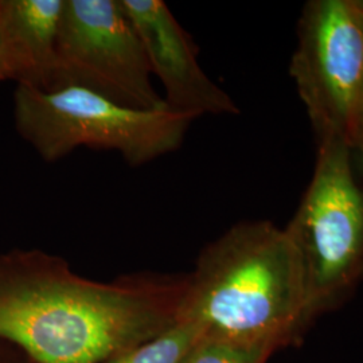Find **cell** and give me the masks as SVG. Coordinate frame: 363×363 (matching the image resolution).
Returning <instances> with one entry per match:
<instances>
[{
	"label": "cell",
	"mask_w": 363,
	"mask_h": 363,
	"mask_svg": "<svg viewBox=\"0 0 363 363\" xmlns=\"http://www.w3.org/2000/svg\"><path fill=\"white\" fill-rule=\"evenodd\" d=\"M184 286L186 274L94 281L31 253L0 271V337L38 363H104L175 325Z\"/></svg>",
	"instance_id": "cell-1"
},
{
	"label": "cell",
	"mask_w": 363,
	"mask_h": 363,
	"mask_svg": "<svg viewBox=\"0 0 363 363\" xmlns=\"http://www.w3.org/2000/svg\"><path fill=\"white\" fill-rule=\"evenodd\" d=\"M178 320L201 337L274 354L311 330L306 286L286 229L242 220L199 253L186 274Z\"/></svg>",
	"instance_id": "cell-2"
},
{
	"label": "cell",
	"mask_w": 363,
	"mask_h": 363,
	"mask_svg": "<svg viewBox=\"0 0 363 363\" xmlns=\"http://www.w3.org/2000/svg\"><path fill=\"white\" fill-rule=\"evenodd\" d=\"M15 120L46 162L88 147L115 151L132 167L177 151L194 121L166 105L135 109L78 86L50 91L18 86Z\"/></svg>",
	"instance_id": "cell-3"
},
{
	"label": "cell",
	"mask_w": 363,
	"mask_h": 363,
	"mask_svg": "<svg viewBox=\"0 0 363 363\" xmlns=\"http://www.w3.org/2000/svg\"><path fill=\"white\" fill-rule=\"evenodd\" d=\"M352 167L349 144L318 143L311 182L284 228L301 264L310 327L363 280V190Z\"/></svg>",
	"instance_id": "cell-4"
},
{
	"label": "cell",
	"mask_w": 363,
	"mask_h": 363,
	"mask_svg": "<svg viewBox=\"0 0 363 363\" xmlns=\"http://www.w3.org/2000/svg\"><path fill=\"white\" fill-rule=\"evenodd\" d=\"M289 74L318 143L354 148L363 96V11L357 0H311L300 16Z\"/></svg>",
	"instance_id": "cell-5"
},
{
	"label": "cell",
	"mask_w": 363,
	"mask_h": 363,
	"mask_svg": "<svg viewBox=\"0 0 363 363\" xmlns=\"http://www.w3.org/2000/svg\"><path fill=\"white\" fill-rule=\"evenodd\" d=\"M152 77L120 0H64L52 89L78 86L124 106L155 109L164 103Z\"/></svg>",
	"instance_id": "cell-6"
},
{
	"label": "cell",
	"mask_w": 363,
	"mask_h": 363,
	"mask_svg": "<svg viewBox=\"0 0 363 363\" xmlns=\"http://www.w3.org/2000/svg\"><path fill=\"white\" fill-rule=\"evenodd\" d=\"M143 43L152 76L163 88L164 105L186 116L238 115L233 99L205 73L198 50L162 0H120Z\"/></svg>",
	"instance_id": "cell-7"
},
{
	"label": "cell",
	"mask_w": 363,
	"mask_h": 363,
	"mask_svg": "<svg viewBox=\"0 0 363 363\" xmlns=\"http://www.w3.org/2000/svg\"><path fill=\"white\" fill-rule=\"evenodd\" d=\"M64 0H0V79L50 91Z\"/></svg>",
	"instance_id": "cell-8"
},
{
	"label": "cell",
	"mask_w": 363,
	"mask_h": 363,
	"mask_svg": "<svg viewBox=\"0 0 363 363\" xmlns=\"http://www.w3.org/2000/svg\"><path fill=\"white\" fill-rule=\"evenodd\" d=\"M199 339L195 328L177 320L162 334L104 363H182Z\"/></svg>",
	"instance_id": "cell-9"
},
{
	"label": "cell",
	"mask_w": 363,
	"mask_h": 363,
	"mask_svg": "<svg viewBox=\"0 0 363 363\" xmlns=\"http://www.w3.org/2000/svg\"><path fill=\"white\" fill-rule=\"evenodd\" d=\"M269 351L201 337L182 363H268Z\"/></svg>",
	"instance_id": "cell-10"
},
{
	"label": "cell",
	"mask_w": 363,
	"mask_h": 363,
	"mask_svg": "<svg viewBox=\"0 0 363 363\" xmlns=\"http://www.w3.org/2000/svg\"><path fill=\"white\" fill-rule=\"evenodd\" d=\"M358 1V4H359V7H361V10L363 11V4L361 3V0H357ZM359 144H363V96H362V103H361V111H359V118H358V132H357V140H355V144H354V148L357 147V145H359ZM352 148V150H354Z\"/></svg>",
	"instance_id": "cell-11"
},
{
	"label": "cell",
	"mask_w": 363,
	"mask_h": 363,
	"mask_svg": "<svg viewBox=\"0 0 363 363\" xmlns=\"http://www.w3.org/2000/svg\"><path fill=\"white\" fill-rule=\"evenodd\" d=\"M352 160L355 162L357 167H358L359 171L363 174V144L357 145V147L352 150Z\"/></svg>",
	"instance_id": "cell-12"
}]
</instances>
